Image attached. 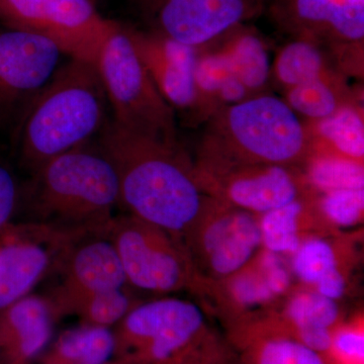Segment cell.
<instances>
[{
	"instance_id": "obj_1",
	"label": "cell",
	"mask_w": 364,
	"mask_h": 364,
	"mask_svg": "<svg viewBox=\"0 0 364 364\" xmlns=\"http://www.w3.org/2000/svg\"><path fill=\"white\" fill-rule=\"evenodd\" d=\"M100 145L116 169L119 207L182 242L210 196L177 143L132 133L112 122Z\"/></svg>"
},
{
	"instance_id": "obj_2",
	"label": "cell",
	"mask_w": 364,
	"mask_h": 364,
	"mask_svg": "<svg viewBox=\"0 0 364 364\" xmlns=\"http://www.w3.org/2000/svg\"><path fill=\"white\" fill-rule=\"evenodd\" d=\"M28 193V222L75 239L107 234L119 207L116 169L100 144L48 160L33 172Z\"/></svg>"
},
{
	"instance_id": "obj_3",
	"label": "cell",
	"mask_w": 364,
	"mask_h": 364,
	"mask_svg": "<svg viewBox=\"0 0 364 364\" xmlns=\"http://www.w3.org/2000/svg\"><path fill=\"white\" fill-rule=\"evenodd\" d=\"M107 98L97 67L69 58L28 105L21 156L32 171L53 157L90 143L104 128Z\"/></svg>"
},
{
	"instance_id": "obj_4",
	"label": "cell",
	"mask_w": 364,
	"mask_h": 364,
	"mask_svg": "<svg viewBox=\"0 0 364 364\" xmlns=\"http://www.w3.org/2000/svg\"><path fill=\"white\" fill-rule=\"evenodd\" d=\"M310 151L305 127L287 102L260 95L213 112L198 156L291 167Z\"/></svg>"
},
{
	"instance_id": "obj_5",
	"label": "cell",
	"mask_w": 364,
	"mask_h": 364,
	"mask_svg": "<svg viewBox=\"0 0 364 364\" xmlns=\"http://www.w3.org/2000/svg\"><path fill=\"white\" fill-rule=\"evenodd\" d=\"M95 65L114 124L132 133L176 143L173 109L139 56L130 28L112 21Z\"/></svg>"
},
{
	"instance_id": "obj_6",
	"label": "cell",
	"mask_w": 364,
	"mask_h": 364,
	"mask_svg": "<svg viewBox=\"0 0 364 364\" xmlns=\"http://www.w3.org/2000/svg\"><path fill=\"white\" fill-rule=\"evenodd\" d=\"M114 327V361L128 364H181L215 333L202 306L176 298L143 301Z\"/></svg>"
},
{
	"instance_id": "obj_7",
	"label": "cell",
	"mask_w": 364,
	"mask_h": 364,
	"mask_svg": "<svg viewBox=\"0 0 364 364\" xmlns=\"http://www.w3.org/2000/svg\"><path fill=\"white\" fill-rule=\"evenodd\" d=\"M107 236L116 248L128 286L146 293L188 291L200 296L198 277L186 246L161 228L135 215H114Z\"/></svg>"
},
{
	"instance_id": "obj_8",
	"label": "cell",
	"mask_w": 364,
	"mask_h": 364,
	"mask_svg": "<svg viewBox=\"0 0 364 364\" xmlns=\"http://www.w3.org/2000/svg\"><path fill=\"white\" fill-rule=\"evenodd\" d=\"M182 243L203 287L238 272L260 250L258 215L210 196Z\"/></svg>"
},
{
	"instance_id": "obj_9",
	"label": "cell",
	"mask_w": 364,
	"mask_h": 364,
	"mask_svg": "<svg viewBox=\"0 0 364 364\" xmlns=\"http://www.w3.org/2000/svg\"><path fill=\"white\" fill-rule=\"evenodd\" d=\"M0 23L47 38L69 58L95 64L112 21L91 0H0Z\"/></svg>"
},
{
	"instance_id": "obj_10",
	"label": "cell",
	"mask_w": 364,
	"mask_h": 364,
	"mask_svg": "<svg viewBox=\"0 0 364 364\" xmlns=\"http://www.w3.org/2000/svg\"><path fill=\"white\" fill-rule=\"evenodd\" d=\"M193 172L205 195L258 215L304 196V177L291 167L198 156Z\"/></svg>"
},
{
	"instance_id": "obj_11",
	"label": "cell",
	"mask_w": 364,
	"mask_h": 364,
	"mask_svg": "<svg viewBox=\"0 0 364 364\" xmlns=\"http://www.w3.org/2000/svg\"><path fill=\"white\" fill-rule=\"evenodd\" d=\"M139 11L159 33L200 49L261 13L265 0H136Z\"/></svg>"
},
{
	"instance_id": "obj_12",
	"label": "cell",
	"mask_w": 364,
	"mask_h": 364,
	"mask_svg": "<svg viewBox=\"0 0 364 364\" xmlns=\"http://www.w3.org/2000/svg\"><path fill=\"white\" fill-rule=\"evenodd\" d=\"M55 269L61 280L46 299L55 317L71 315L74 306L92 294L128 287L121 261L107 234L73 242Z\"/></svg>"
},
{
	"instance_id": "obj_13",
	"label": "cell",
	"mask_w": 364,
	"mask_h": 364,
	"mask_svg": "<svg viewBox=\"0 0 364 364\" xmlns=\"http://www.w3.org/2000/svg\"><path fill=\"white\" fill-rule=\"evenodd\" d=\"M75 240L36 223L9 230L0 244V310L30 294Z\"/></svg>"
},
{
	"instance_id": "obj_14",
	"label": "cell",
	"mask_w": 364,
	"mask_h": 364,
	"mask_svg": "<svg viewBox=\"0 0 364 364\" xmlns=\"http://www.w3.org/2000/svg\"><path fill=\"white\" fill-rule=\"evenodd\" d=\"M63 51L42 36L0 31V117L28 105L62 65Z\"/></svg>"
},
{
	"instance_id": "obj_15",
	"label": "cell",
	"mask_w": 364,
	"mask_h": 364,
	"mask_svg": "<svg viewBox=\"0 0 364 364\" xmlns=\"http://www.w3.org/2000/svg\"><path fill=\"white\" fill-rule=\"evenodd\" d=\"M130 31L139 56L167 104L181 111L198 109L195 77L198 49L150 31Z\"/></svg>"
},
{
	"instance_id": "obj_16",
	"label": "cell",
	"mask_w": 364,
	"mask_h": 364,
	"mask_svg": "<svg viewBox=\"0 0 364 364\" xmlns=\"http://www.w3.org/2000/svg\"><path fill=\"white\" fill-rule=\"evenodd\" d=\"M358 241L359 237L337 235L306 239L291 256V273L301 286L338 301L350 289Z\"/></svg>"
},
{
	"instance_id": "obj_17",
	"label": "cell",
	"mask_w": 364,
	"mask_h": 364,
	"mask_svg": "<svg viewBox=\"0 0 364 364\" xmlns=\"http://www.w3.org/2000/svg\"><path fill=\"white\" fill-rule=\"evenodd\" d=\"M57 318L46 296L28 294L0 310V364H33Z\"/></svg>"
},
{
	"instance_id": "obj_18",
	"label": "cell",
	"mask_w": 364,
	"mask_h": 364,
	"mask_svg": "<svg viewBox=\"0 0 364 364\" xmlns=\"http://www.w3.org/2000/svg\"><path fill=\"white\" fill-rule=\"evenodd\" d=\"M200 299L221 318L225 327L280 301L252 259L225 279L205 282Z\"/></svg>"
},
{
	"instance_id": "obj_19",
	"label": "cell",
	"mask_w": 364,
	"mask_h": 364,
	"mask_svg": "<svg viewBox=\"0 0 364 364\" xmlns=\"http://www.w3.org/2000/svg\"><path fill=\"white\" fill-rule=\"evenodd\" d=\"M286 16L299 32L336 43L364 39V0H287Z\"/></svg>"
},
{
	"instance_id": "obj_20",
	"label": "cell",
	"mask_w": 364,
	"mask_h": 364,
	"mask_svg": "<svg viewBox=\"0 0 364 364\" xmlns=\"http://www.w3.org/2000/svg\"><path fill=\"white\" fill-rule=\"evenodd\" d=\"M261 245L270 252L291 256L306 239L333 236V230L318 212L315 196L304 195L294 202L258 215Z\"/></svg>"
},
{
	"instance_id": "obj_21",
	"label": "cell",
	"mask_w": 364,
	"mask_h": 364,
	"mask_svg": "<svg viewBox=\"0 0 364 364\" xmlns=\"http://www.w3.org/2000/svg\"><path fill=\"white\" fill-rule=\"evenodd\" d=\"M226 330L227 342L240 364H326L320 353L289 337L242 325Z\"/></svg>"
},
{
	"instance_id": "obj_22",
	"label": "cell",
	"mask_w": 364,
	"mask_h": 364,
	"mask_svg": "<svg viewBox=\"0 0 364 364\" xmlns=\"http://www.w3.org/2000/svg\"><path fill=\"white\" fill-rule=\"evenodd\" d=\"M114 332L109 328L80 327L67 330L46 348L39 364H104L114 358Z\"/></svg>"
},
{
	"instance_id": "obj_23",
	"label": "cell",
	"mask_w": 364,
	"mask_h": 364,
	"mask_svg": "<svg viewBox=\"0 0 364 364\" xmlns=\"http://www.w3.org/2000/svg\"><path fill=\"white\" fill-rule=\"evenodd\" d=\"M304 181L316 193L364 188L363 162L317 148L306 157Z\"/></svg>"
},
{
	"instance_id": "obj_24",
	"label": "cell",
	"mask_w": 364,
	"mask_h": 364,
	"mask_svg": "<svg viewBox=\"0 0 364 364\" xmlns=\"http://www.w3.org/2000/svg\"><path fill=\"white\" fill-rule=\"evenodd\" d=\"M315 131L324 144L320 149L363 162L364 123L359 109L341 105L331 116L316 122Z\"/></svg>"
},
{
	"instance_id": "obj_25",
	"label": "cell",
	"mask_w": 364,
	"mask_h": 364,
	"mask_svg": "<svg viewBox=\"0 0 364 364\" xmlns=\"http://www.w3.org/2000/svg\"><path fill=\"white\" fill-rule=\"evenodd\" d=\"M222 50L229 58L233 75L249 92L267 85L272 66L267 48L259 38L251 33H240Z\"/></svg>"
},
{
	"instance_id": "obj_26",
	"label": "cell",
	"mask_w": 364,
	"mask_h": 364,
	"mask_svg": "<svg viewBox=\"0 0 364 364\" xmlns=\"http://www.w3.org/2000/svg\"><path fill=\"white\" fill-rule=\"evenodd\" d=\"M274 74L287 90L326 77L324 56L312 41H294L280 51L275 60Z\"/></svg>"
},
{
	"instance_id": "obj_27",
	"label": "cell",
	"mask_w": 364,
	"mask_h": 364,
	"mask_svg": "<svg viewBox=\"0 0 364 364\" xmlns=\"http://www.w3.org/2000/svg\"><path fill=\"white\" fill-rule=\"evenodd\" d=\"M127 287L87 296L74 306L71 315L77 316L80 325L111 329L143 301Z\"/></svg>"
},
{
	"instance_id": "obj_28",
	"label": "cell",
	"mask_w": 364,
	"mask_h": 364,
	"mask_svg": "<svg viewBox=\"0 0 364 364\" xmlns=\"http://www.w3.org/2000/svg\"><path fill=\"white\" fill-rule=\"evenodd\" d=\"M316 195L318 212L335 231L358 227L363 222L364 188L339 189Z\"/></svg>"
},
{
	"instance_id": "obj_29",
	"label": "cell",
	"mask_w": 364,
	"mask_h": 364,
	"mask_svg": "<svg viewBox=\"0 0 364 364\" xmlns=\"http://www.w3.org/2000/svg\"><path fill=\"white\" fill-rule=\"evenodd\" d=\"M287 104L296 114L314 121L331 116L341 105L327 78H318L287 90Z\"/></svg>"
},
{
	"instance_id": "obj_30",
	"label": "cell",
	"mask_w": 364,
	"mask_h": 364,
	"mask_svg": "<svg viewBox=\"0 0 364 364\" xmlns=\"http://www.w3.org/2000/svg\"><path fill=\"white\" fill-rule=\"evenodd\" d=\"M326 364H364V317L359 312L332 330Z\"/></svg>"
},
{
	"instance_id": "obj_31",
	"label": "cell",
	"mask_w": 364,
	"mask_h": 364,
	"mask_svg": "<svg viewBox=\"0 0 364 364\" xmlns=\"http://www.w3.org/2000/svg\"><path fill=\"white\" fill-rule=\"evenodd\" d=\"M233 75L226 53L220 51L200 54L196 65V85L198 90V107H203L205 98L215 100L223 85Z\"/></svg>"
},
{
	"instance_id": "obj_32",
	"label": "cell",
	"mask_w": 364,
	"mask_h": 364,
	"mask_svg": "<svg viewBox=\"0 0 364 364\" xmlns=\"http://www.w3.org/2000/svg\"><path fill=\"white\" fill-rule=\"evenodd\" d=\"M233 353L226 338L215 332L181 364H227Z\"/></svg>"
},
{
	"instance_id": "obj_33",
	"label": "cell",
	"mask_w": 364,
	"mask_h": 364,
	"mask_svg": "<svg viewBox=\"0 0 364 364\" xmlns=\"http://www.w3.org/2000/svg\"><path fill=\"white\" fill-rule=\"evenodd\" d=\"M20 188L13 172L0 164V231L7 226L20 200Z\"/></svg>"
},
{
	"instance_id": "obj_34",
	"label": "cell",
	"mask_w": 364,
	"mask_h": 364,
	"mask_svg": "<svg viewBox=\"0 0 364 364\" xmlns=\"http://www.w3.org/2000/svg\"><path fill=\"white\" fill-rule=\"evenodd\" d=\"M249 91L239 79L232 76L223 85L221 90L218 92L215 100L223 102V105H231L243 102L248 97Z\"/></svg>"
},
{
	"instance_id": "obj_35",
	"label": "cell",
	"mask_w": 364,
	"mask_h": 364,
	"mask_svg": "<svg viewBox=\"0 0 364 364\" xmlns=\"http://www.w3.org/2000/svg\"><path fill=\"white\" fill-rule=\"evenodd\" d=\"M227 364H240L238 363V360H237L236 355H235V353L232 354L231 358H229V360L227 361Z\"/></svg>"
},
{
	"instance_id": "obj_36",
	"label": "cell",
	"mask_w": 364,
	"mask_h": 364,
	"mask_svg": "<svg viewBox=\"0 0 364 364\" xmlns=\"http://www.w3.org/2000/svg\"><path fill=\"white\" fill-rule=\"evenodd\" d=\"M104 364H128V363H117V361H114V363H107Z\"/></svg>"
}]
</instances>
